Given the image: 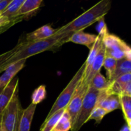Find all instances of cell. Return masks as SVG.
Listing matches in <instances>:
<instances>
[{
    "mask_svg": "<svg viewBox=\"0 0 131 131\" xmlns=\"http://www.w3.org/2000/svg\"><path fill=\"white\" fill-rule=\"evenodd\" d=\"M111 8L110 0H102L66 25L56 29L55 34H64L70 38L75 32L83 31L96 22L100 21L109 12Z\"/></svg>",
    "mask_w": 131,
    "mask_h": 131,
    "instance_id": "obj_1",
    "label": "cell"
},
{
    "mask_svg": "<svg viewBox=\"0 0 131 131\" xmlns=\"http://www.w3.org/2000/svg\"><path fill=\"white\" fill-rule=\"evenodd\" d=\"M69 37L64 34L56 35L52 37L41 40L35 42H27L25 46L8 60L5 65V69L8 66L15 61L21 60H26L28 58L33 55L49 50H53L56 47H59L63 43L68 42Z\"/></svg>",
    "mask_w": 131,
    "mask_h": 131,
    "instance_id": "obj_2",
    "label": "cell"
},
{
    "mask_svg": "<svg viewBox=\"0 0 131 131\" xmlns=\"http://www.w3.org/2000/svg\"><path fill=\"white\" fill-rule=\"evenodd\" d=\"M101 92L102 91H99L89 86L70 131H79L83 125L89 120L90 116L96 107Z\"/></svg>",
    "mask_w": 131,
    "mask_h": 131,
    "instance_id": "obj_3",
    "label": "cell"
},
{
    "mask_svg": "<svg viewBox=\"0 0 131 131\" xmlns=\"http://www.w3.org/2000/svg\"><path fill=\"white\" fill-rule=\"evenodd\" d=\"M84 70H85V62L82 65L80 69L75 73L72 79L69 82L68 85L65 87V89L58 96L52 107H51V110L49 112L45 120H47L50 116H52L55 112H56L58 110L66 108L67 106L70 102V100L72 98L73 95H74V93L76 90V88H78L81 81L83 79Z\"/></svg>",
    "mask_w": 131,
    "mask_h": 131,
    "instance_id": "obj_4",
    "label": "cell"
},
{
    "mask_svg": "<svg viewBox=\"0 0 131 131\" xmlns=\"http://www.w3.org/2000/svg\"><path fill=\"white\" fill-rule=\"evenodd\" d=\"M102 43L105 47L106 56L116 60L126 58L131 60V49L123 40L107 32L104 35Z\"/></svg>",
    "mask_w": 131,
    "mask_h": 131,
    "instance_id": "obj_5",
    "label": "cell"
},
{
    "mask_svg": "<svg viewBox=\"0 0 131 131\" xmlns=\"http://www.w3.org/2000/svg\"><path fill=\"white\" fill-rule=\"evenodd\" d=\"M23 111L17 93L0 115L1 124L5 130L18 131Z\"/></svg>",
    "mask_w": 131,
    "mask_h": 131,
    "instance_id": "obj_6",
    "label": "cell"
},
{
    "mask_svg": "<svg viewBox=\"0 0 131 131\" xmlns=\"http://www.w3.org/2000/svg\"><path fill=\"white\" fill-rule=\"evenodd\" d=\"M89 86H90L86 85L84 83H82L81 81L78 88H76V90H75L72 98L70 100L68 106H67L66 111L71 118L72 125L75 121V118H76V116L79 113V110L81 107L83 99H84V97Z\"/></svg>",
    "mask_w": 131,
    "mask_h": 131,
    "instance_id": "obj_7",
    "label": "cell"
},
{
    "mask_svg": "<svg viewBox=\"0 0 131 131\" xmlns=\"http://www.w3.org/2000/svg\"><path fill=\"white\" fill-rule=\"evenodd\" d=\"M108 95H127L131 97V73L125 74L111 83L106 90Z\"/></svg>",
    "mask_w": 131,
    "mask_h": 131,
    "instance_id": "obj_8",
    "label": "cell"
},
{
    "mask_svg": "<svg viewBox=\"0 0 131 131\" xmlns=\"http://www.w3.org/2000/svg\"><path fill=\"white\" fill-rule=\"evenodd\" d=\"M19 78L15 77L7 86L0 90V115L15 94L18 93Z\"/></svg>",
    "mask_w": 131,
    "mask_h": 131,
    "instance_id": "obj_9",
    "label": "cell"
},
{
    "mask_svg": "<svg viewBox=\"0 0 131 131\" xmlns=\"http://www.w3.org/2000/svg\"><path fill=\"white\" fill-rule=\"evenodd\" d=\"M96 106L104 109L108 113L120 109L119 96L113 94L108 95L106 93V90L102 91Z\"/></svg>",
    "mask_w": 131,
    "mask_h": 131,
    "instance_id": "obj_10",
    "label": "cell"
},
{
    "mask_svg": "<svg viewBox=\"0 0 131 131\" xmlns=\"http://www.w3.org/2000/svg\"><path fill=\"white\" fill-rule=\"evenodd\" d=\"M105 57H106V50H105L104 46L102 43V46H101V48L99 51L98 54L95 58L94 60L91 65L88 75L85 79L81 80L82 83H84L86 85L90 86L92 79L94 78V76L97 73L100 72V70H101V68L102 67V65H103V62Z\"/></svg>",
    "mask_w": 131,
    "mask_h": 131,
    "instance_id": "obj_11",
    "label": "cell"
},
{
    "mask_svg": "<svg viewBox=\"0 0 131 131\" xmlns=\"http://www.w3.org/2000/svg\"><path fill=\"white\" fill-rule=\"evenodd\" d=\"M107 32H108L107 29H106L104 31H99V33L97 35V38L96 39L95 42L93 43L92 48L90 49V53L85 61V70H84V75H83V79H84L86 78L87 75H88L90 69L91 65H92V62L94 60L95 58L96 57V56L98 54L100 48H101V46H102V38H103L104 35L106 33H107Z\"/></svg>",
    "mask_w": 131,
    "mask_h": 131,
    "instance_id": "obj_12",
    "label": "cell"
},
{
    "mask_svg": "<svg viewBox=\"0 0 131 131\" xmlns=\"http://www.w3.org/2000/svg\"><path fill=\"white\" fill-rule=\"evenodd\" d=\"M56 31V29H53L50 25H44L27 34L25 40L27 42H35L46 39L54 35Z\"/></svg>",
    "mask_w": 131,
    "mask_h": 131,
    "instance_id": "obj_13",
    "label": "cell"
},
{
    "mask_svg": "<svg viewBox=\"0 0 131 131\" xmlns=\"http://www.w3.org/2000/svg\"><path fill=\"white\" fill-rule=\"evenodd\" d=\"M97 38V35H95L84 33L83 31H79L73 33L69 38L68 42L84 45L86 46L89 49H90L95 42Z\"/></svg>",
    "mask_w": 131,
    "mask_h": 131,
    "instance_id": "obj_14",
    "label": "cell"
},
{
    "mask_svg": "<svg viewBox=\"0 0 131 131\" xmlns=\"http://www.w3.org/2000/svg\"><path fill=\"white\" fill-rule=\"evenodd\" d=\"M37 105L31 103L28 107L23 109V113L19 122L18 131H29L32 120L34 116Z\"/></svg>",
    "mask_w": 131,
    "mask_h": 131,
    "instance_id": "obj_15",
    "label": "cell"
},
{
    "mask_svg": "<svg viewBox=\"0 0 131 131\" xmlns=\"http://www.w3.org/2000/svg\"><path fill=\"white\" fill-rule=\"evenodd\" d=\"M129 73H131V60L126 58L117 60V64L115 72L108 81L111 83L122 75Z\"/></svg>",
    "mask_w": 131,
    "mask_h": 131,
    "instance_id": "obj_16",
    "label": "cell"
},
{
    "mask_svg": "<svg viewBox=\"0 0 131 131\" xmlns=\"http://www.w3.org/2000/svg\"><path fill=\"white\" fill-rule=\"evenodd\" d=\"M43 1L42 0H24L20 6L17 16L29 15V14L39 8L42 6Z\"/></svg>",
    "mask_w": 131,
    "mask_h": 131,
    "instance_id": "obj_17",
    "label": "cell"
},
{
    "mask_svg": "<svg viewBox=\"0 0 131 131\" xmlns=\"http://www.w3.org/2000/svg\"><path fill=\"white\" fill-rule=\"evenodd\" d=\"M26 43L27 41L26 40H23L21 42H19L11 50L0 54V73H1L2 72H4V70H5V65L7 63L8 60L10 58L12 57L15 54H16L18 51H20L25 46Z\"/></svg>",
    "mask_w": 131,
    "mask_h": 131,
    "instance_id": "obj_18",
    "label": "cell"
},
{
    "mask_svg": "<svg viewBox=\"0 0 131 131\" xmlns=\"http://www.w3.org/2000/svg\"><path fill=\"white\" fill-rule=\"evenodd\" d=\"M120 108H122L126 124L131 128V97L127 95L119 96Z\"/></svg>",
    "mask_w": 131,
    "mask_h": 131,
    "instance_id": "obj_19",
    "label": "cell"
},
{
    "mask_svg": "<svg viewBox=\"0 0 131 131\" xmlns=\"http://www.w3.org/2000/svg\"><path fill=\"white\" fill-rule=\"evenodd\" d=\"M66 108L61 109L55 112L47 120H45L41 127L40 131H52L60 118L64 113Z\"/></svg>",
    "mask_w": 131,
    "mask_h": 131,
    "instance_id": "obj_20",
    "label": "cell"
},
{
    "mask_svg": "<svg viewBox=\"0 0 131 131\" xmlns=\"http://www.w3.org/2000/svg\"><path fill=\"white\" fill-rule=\"evenodd\" d=\"M110 82L101 72H99L94 76L91 81L90 86L99 91L106 90L110 85Z\"/></svg>",
    "mask_w": 131,
    "mask_h": 131,
    "instance_id": "obj_21",
    "label": "cell"
},
{
    "mask_svg": "<svg viewBox=\"0 0 131 131\" xmlns=\"http://www.w3.org/2000/svg\"><path fill=\"white\" fill-rule=\"evenodd\" d=\"M72 122L71 118L65 110L52 131H69L72 129Z\"/></svg>",
    "mask_w": 131,
    "mask_h": 131,
    "instance_id": "obj_22",
    "label": "cell"
},
{
    "mask_svg": "<svg viewBox=\"0 0 131 131\" xmlns=\"http://www.w3.org/2000/svg\"><path fill=\"white\" fill-rule=\"evenodd\" d=\"M24 1V0H12L11 2L6 8L5 11L2 13L1 15L6 17L9 19L16 17L17 14Z\"/></svg>",
    "mask_w": 131,
    "mask_h": 131,
    "instance_id": "obj_23",
    "label": "cell"
},
{
    "mask_svg": "<svg viewBox=\"0 0 131 131\" xmlns=\"http://www.w3.org/2000/svg\"><path fill=\"white\" fill-rule=\"evenodd\" d=\"M46 86L41 85L35 89L31 95V103L37 105L45 99L46 97Z\"/></svg>",
    "mask_w": 131,
    "mask_h": 131,
    "instance_id": "obj_24",
    "label": "cell"
},
{
    "mask_svg": "<svg viewBox=\"0 0 131 131\" xmlns=\"http://www.w3.org/2000/svg\"><path fill=\"white\" fill-rule=\"evenodd\" d=\"M116 64H117V60L110 57V56H106L104 60L102 67H104V69L106 70V71H107V79L108 80L111 78L113 74L115 72Z\"/></svg>",
    "mask_w": 131,
    "mask_h": 131,
    "instance_id": "obj_25",
    "label": "cell"
},
{
    "mask_svg": "<svg viewBox=\"0 0 131 131\" xmlns=\"http://www.w3.org/2000/svg\"><path fill=\"white\" fill-rule=\"evenodd\" d=\"M107 114H108V113L106 110L101 108V107L96 106L93 110L90 116L89 120H94L97 124H100L103 118L104 117V116H106Z\"/></svg>",
    "mask_w": 131,
    "mask_h": 131,
    "instance_id": "obj_26",
    "label": "cell"
},
{
    "mask_svg": "<svg viewBox=\"0 0 131 131\" xmlns=\"http://www.w3.org/2000/svg\"><path fill=\"white\" fill-rule=\"evenodd\" d=\"M26 61V60H19V61H15V62L12 63L11 65H8V67L4 71L8 72L14 75V76H15L16 74L24 67Z\"/></svg>",
    "mask_w": 131,
    "mask_h": 131,
    "instance_id": "obj_27",
    "label": "cell"
},
{
    "mask_svg": "<svg viewBox=\"0 0 131 131\" xmlns=\"http://www.w3.org/2000/svg\"><path fill=\"white\" fill-rule=\"evenodd\" d=\"M14 75L6 71H4L3 74L0 77V90L5 88L6 86L9 84L12 79L15 78Z\"/></svg>",
    "mask_w": 131,
    "mask_h": 131,
    "instance_id": "obj_28",
    "label": "cell"
},
{
    "mask_svg": "<svg viewBox=\"0 0 131 131\" xmlns=\"http://www.w3.org/2000/svg\"><path fill=\"white\" fill-rule=\"evenodd\" d=\"M12 0H0V15L5 11Z\"/></svg>",
    "mask_w": 131,
    "mask_h": 131,
    "instance_id": "obj_29",
    "label": "cell"
},
{
    "mask_svg": "<svg viewBox=\"0 0 131 131\" xmlns=\"http://www.w3.org/2000/svg\"><path fill=\"white\" fill-rule=\"evenodd\" d=\"M120 131H131V128L129 127L127 125H125L123 127L122 129H121Z\"/></svg>",
    "mask_w": 131,
    "mask_h": 131,
    "instance_id": "obj_30",
    "label": "cell"
},
{
    "mask_svg": "<svg viewBox=\"0 0 131 131\" xmlns=\"http://www.w3.org/2000/svg\"><path fill=\"white\" fill-rule=\"evenodd\" d=\"M11 26H5V27H3V28H0V34H1L2 33L5 32V31L7 30L8 28H10Z\"/></svg>",
    "mask_w": 131,
    "mask_h": 131,
    "instance_id": "obj_31",
    "label": "cell"
},
{
    "mask_svg": "<svg viewBox=\"0 0 131 131\" xmlns=\"http://www.w3.org/2000/svg\"><path fill=\"white\" fill-rule=\"evenodd\" d=\"M0 131H6L4 129V127H3L2 124H1V119H0Z\"/></svg>",
    "mask_w": 131,
    "mask_h": 131,
    "instance_id": "obj_32",
    "label": "cell"
}]
</instances>
